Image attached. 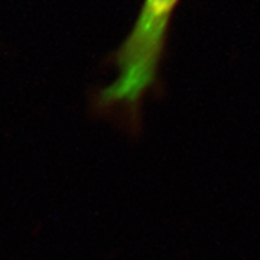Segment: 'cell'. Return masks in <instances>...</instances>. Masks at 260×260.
<instances>
[{"mask_svg":"<svg viewBox=\"0 0 260 260\" xmlns=\"http://www.w3.org/2000/svg\"><path fill=\"white\" fill-rule=\"evenodd\" d=\"M179 0H145L136 25L116 55L119 74L100 94L107 106L136 110L155 84L169 19Z\"/></svg>","mask_w":260,"mask_h":260,"instance_id":"cell-1","label":"cell"}]
</instances>
